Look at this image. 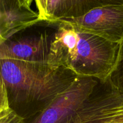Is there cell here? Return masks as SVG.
I'll return each instance as SVG.
<instances>
[{
	"instance_id": "277c9868",
	"label": "cell",
	"mask_w": 123,
	"mask_h": 123,
	"mask_svg": "<svg viewBox=\"0 0 123 123\" xmlns=\"http://www.w3.org/2000/svg\"><path fill=\"white\" fill-rule=\"evenodd\" d=\"M99 79L78 77L67 90L46 108L25 123H71L78 110L90 96Z\"/></svg>"
},
{
	"instance_id": "7a4b0ae2",
	"label": "cell",
	"mask_w": 123,
	"mask_h": 123,
	"mask_svg": "<svg viewBox=\"0 0 123 123\" xmlns=\"http://www.w3.org/2000/svg\"><path fill=\"white\" fill-rule=\"evenodd\" d=\"M120 48V43L83 32L71 23L59 20L48 64L66 67L78 77L105 80L116 65Z\"/></svg>"
},
{
	"instance_id": "ba28073f",
	"label": "cell",
	"mask_w": 123,
	"mask_h": 123,
	"mask_svg": "<svg viewBox=\"0 0 123 123\" xmlns=\"http://www.w3.org/2000/svg\"><path fill=\"white\" fill-rule=\"evenodd\" d=\"M70 11L68 19L82 16L98 7L123 4V0H70Z\"/></svg>"
},
{
	"instance_id": "6da1fadb",
	"label": "cell",
	"mask_w": 123,
	"mask_h": 123,
	"mask_svg": "<svg viewBox=\"0 0 123 123\" xmlns=\"http://www.w3.org/2000/svg\"><path fill=\"white\" fill-rule=\"evenodd\" d=\"M0 67L10 107L25 120L45 109L78 78L66 67L49 64L1 59Z\"/></svg>"
},
{
	"instance_id": "3957f363",
	"label": "cell",
	"mask_w": 123,
	"mask_h": 123,
	"mask_svg": "<svg viewBox=\"0 0 123 123\" xmlns=\"http://www.w3.org/2000/svg\"><path fill=\"white\" fill-rule=\"evenodd\" d=\"M59 20L39 19L0 40V60L48 64Z\"/></svg>"
},
{
	"instance_id": "8fae6325",
	"label": "cell",
	"mask_w": 123,
	"mask_h": 123,
	"mask_svg": "<svg viewBox=\"0 0 123 123\" xmlns=\"http://www.w3.org/2000/svg\"><path fill=\"white\" fill-rule=\"evenodd\" d=\"M0 112L10 109L8 103V96L6 87L2 81H1V98H0Z\"/></svg>"
},
{
	"instance_id": "52a82bcc",
	"label": "cell",
	"mask_w": 123,
	"mask_h": 123,
	"mask_svg": "<svg viewBox=\"0 0 123 123\" xmlns=\"http://www.w3.org/2000/svg\"><path fill=\"white\" fill-rule=\"evenodd\" d=\"M36 4L40 19L59 20L69 18L70 0H36Z\"/></svg>"
},
{
	"instance_id": "30bf717a",
	"label": "cell",
	"mask_w": 123,
	"mask_h": 123,
	"mask_svg": "<svg viewBox=\"0 0 123 123\" xmlns=\"http://www.w3.org/2000/svg\"><path fill=\"white\" fill-rule=\"evenodd\" d=\"M0 123H25V120L10 108L0 112Z\"/></svg>"
},
{
	"instance_id": "4fadbf2b",
	"label": "cell",
	"mask_w": 123,
	"mask_h": 123,
	"mask_svg": "<svg viewBox=\"0 0 123 123\" xmlns=\"http://www.w3.org/2000/svg\"><path fill=\"white\" fill-rule=\"evenodd\" d=\"M122 113H123V102L122 103Z\"/></svg>"
},
{
	"instance_id": "9c48e42d",
	"label": "cell",
	"mask_w": 123,
	"mask_h": 123,
	"mask_svg": "<svg viewBox=\"0 0 123 123\" xmlns=\"http://www.w3.org/2000/svg\"><path fill=\"white\" fill-rule=\"evenodd\" d=\"M109 78L114 86L123 94V40L120 43V51L116 65Z\"/></svg>"
},
{
	"instance_id": "7c38bea8",
	"label": "cell",
	"mask_w": 123,
	"mask_h": 123,
	"mask_svg": "<svg viewBox=\"0 0 123 123\" xmlns=\"http://www.w3.org/2000/svg\"><path fill=\"white\" fill-rule=\"evenodd\" d=\"M22 4L24 6H28V7H30L31 3L32 2V0H20Z\"/></svg>"
},
{
	"instance_id": "8992f818",
	"label": "cell",
	"mask_w": 123,
	"mask_h": 123,
	"mask_svg": "<svg viewBox=\"0 0 123 123\" xmlns=\"http://www.w3.org/2000/svg\"><path fill=\"white\" fill-rule=\"evenodd\" d=\"M39 19L38 13L20 0H0V40Z\"/></svg>"
},
{
	"instance_id": "5b68a950",
	"label": "cell",
	"mask_w": 123,
	"mask_h": 123,
	"mask_svg": "<svg viewBox=\"0 0 123 123\" xmlns=\"http://www.w3.org/2000/svg\"><path fill=\"white\" fill-rule=\"evenodd\" d=\"M62 20L109 42L121 43L123 40V4L98 7L82 16Z\"/></svg>"
}]
</instances>
